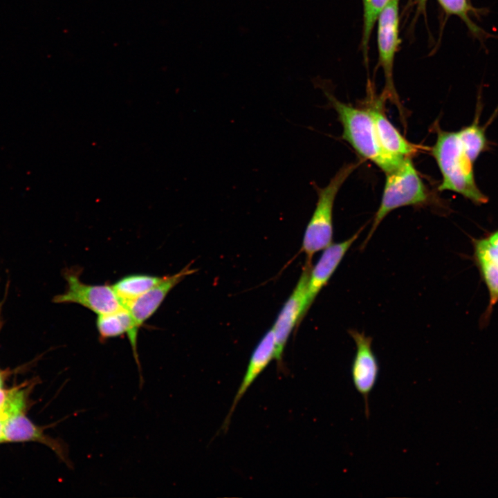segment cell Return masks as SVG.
<instances>
[{
	"label": "cell",
	"mask_w": 498,
	"mask_h": 498,
	"mask_svg": "<svg viewBox=\"0 0 498 498\" xmlns=\"http://www.w3.org/2000/svg\"><path fill=\"white\" fill-rule=\"evenodd\" d=\"M432 154L442 176L439 190L456 192L476 205L488 202V197L476 183L474 163L467 155L457 132L439 129Z\"/></svg>",
	"instance_id": "1"
},
{
	"label": "cell",
	"mask_w": 498,
	"mask_h": 498,
	"mask_svg": "<svg viewBox=\"0 0 498 498\" xmlns=\"http://www.w3.org/2000/svg\"><path fill=\"white\" fill-rule=\"evenodd\" d=\"M325 93L342 125L343 140L361 157L374 163L385 174L399 167L406 157L394 156L382 147L369 109L354 107L328 92Z\"/></svg>",
	"instance_id": "2"
},
{
	"label": "cell",
	"mask_w": 498,
	"mask_h": 498,
	"mask_svg": "<svg viewBox=\"0 0 498 498\" xmlns=\"http://www.w3.org/2000/svg\"><path fill=\"white\" fill-rule=\"evenodd\" d=\"M429 200L426 187L411 158L406 157L399 167L386 174L380 204L360 249L367 246L378 225L391 211L405 206L425 205Z\"/></svg>",
	"instance_id": "3"
},
{
	"label": "cell",
	"mask_w": 498,
	"mask_h": 498,
	"mask_svg": "<svg viewBox=\"0 0 498 498\" xmlns=\"http://www.w3.org/2000/svg\"><path fill=\"white\" fill-rule=\"evenodd\" d=\"M358 166L352 163L342 166L324 187H313L317 200L313 213L306 225L301 250L306 255V262L312 264L315 253L323 250L333 243V210L340 187Z\"/></svg>",
	"instance_id": "4"
},
{
	"label": "cell",
	"mask_w": 498,
	"mask_h": 498,
	"mask_svg": "<svg viewBox=\"0 0 498 498\" xmlns=\"http://www.w3.org/2000/svg\"><path fill=\"white\" fill-rule=\"evenodd\" d=\"M78 268H66L63 277L66 282V290L55 295L56 304L74 303L83 306L98 315L124 308L112 286L87 284L80 280Z\"/></svg>",
	"instance_id": "5"
},
{
	"label": "cell",
	"mask_w": 498,
	"mask_h": 498,
	"mask_svg": "<svg viewBox=\"0 0 498 498\" xmlns=\"http://www.w3.org/2000/svg\"><path fill=\"white\" fill-rule=\"evenodd\" d=\"M399 0H391L378 18L377 42L379 62L385 77L386 95L397 100L393 71L399 39Z\"/></svg>",
	"instance_id": "6"
},
{
	"label": "cell",
	"mask_w": 498,
	"mask_h": 498,
	"mask_svg": "<svg viewBox=\"0 0 498 498\" xmlns=\"http://www.w3.org/2000/svg\"><path fill=\"white\" fill-rule=\"evenodd\" d=\"M312 264L305 262L299 279L284 304L272 327L275 335L274 359L280 365L287 341L295 326L304 319L306 295Z\"/></svg>",
	"instance_id": "7"
},
{
	"label": "cell",
	"mask_w": 498,
	"mask_h": 498,
	"mask_svg": "<svg viewBox=\"0 0 498 498\" xmlns=\"http://www.w3.org/2000/svg\"><path fill=\"white\" fill-rule=\"evenodd\" d=\"M348 333L356 348L351 367V378L356 391L363 398L365 416L368 418L369 397L378 380L379 364L372 349V338L354 329H349Z\"/></svg>",
	"instance_id": "8"
},
{
	"label": "cell",
	"mask_w": 498,
	"mask_h": 498,
	"mask_svg": "<svg viewBox=\"0 0 498 498\" xmlns=\"http://www.w3.org/2000/svg\"><path fill=\"white\" fill-rule=\"evenodd\" d=\"M363 229L364 227H362L349 239L339 243H332L324 248L315 265L311 267L306 289L304 317L319 293L327 284L345 254L357 240Z\"/></svg>",
	"instance_id": "9"
},
{
	"label": "cell",
	"mask_w": 498,
	"mask_h": 498,
	"mask_svg": "<svg viewBox=\"0 0 498 498\" xmlns=\"http://www.w3.org/2000/svg\"><path fill=\"white\" fill-rule=\"evenodd\" d=\"M196 269L185 266L178 273L165 276L163 281L149 290L132 301L126 308L129 311L136 331L138 333L142 324L158 310L168 293Z\"/></svg>",
	"instance_id": "10"
},
{
	"label": "cell",
	"mask_w": 498,
	"mask_h": 498,
	"mask_svg": "<svg viewBox=\"0 0 498 498\" xmlns=\"http://www.w3.org/2000/svg\"><path fill=\"white\" fill-rule=\"evenodd\" d=\"M4 442L35 441L49 447L68 468L73 463L68 458L67 445L59 439H53L44 432V428L34 424L24 413L17 414L4 423Z\"/></svg>",
	"instance_id": "11"
},
{
	"label": "cell",
	"mask_w": 498,
	"mask_h": 498,
	"mask_svg": "<svg viewBox=\"0 0 498 498\" xmlns=\"http://www.w3.org/2000/svg\"><path fill=\"white\" fill-rule=\"evenodd\" d=\"M275 349V335L273 330L271 328L264 334L252 353L243 380L234 396L229 413L224 421L223 427L225 430L229 425L232 414L242 396L258 376L267 367L270 361L274 359Z\"/></svg>",
	"instance_id": "12"
},
{
	"label": "cell",
	"mask_w": 498,
	"mask_h": 498,
	"mask_svg": "<svg viewBox=\"0 0 498 498\" xmlns=\"http://www.w3.org/2000/svg\"><path fill=\"white\" fill-rule=\"evenodd\" d=\"M96 326L100 340L118 337L124 333L127 335L141 378L140 363L137 351L138 333L134 329L133 319L128 309L122 308L113 312L98 315Z\"/></svg>",
	"instance_id": "13"
},
{
	"label": "cell",
	"mask_w": 498,
	"mask_h": 498,
	"mask_svg": "<svg viewBox=\"0 0 498 498\" xmlns=\"http://www.w3.org/2000/svg\"><path fill=\"white\" fill-rule=\"evenodd\" d=\"M382 147L389 153L400 157H410L418 150L416 146L407 140L391 123L380 108L369 109Z\"/></svg>",
	"instance_id": "14"
},
{
	"label": "cell",
	"mask_w": 498,
	"mask_h": 498,
	"mask_svg": "<svg viewBox=\"0 0 498 498\" xmlns=\"http://www.w3.org/2000/svg\"><path fill=\"white\" fill-rule=\"evenodd\" d=\"M164 277L144 274L131 275L120 279L112 287L122 306L126 308L132 301L160 283Z\"/></svg>",
	"instance_id": "15"
},
{
	"label": "cell",
	"mask_w": 498,
	"mask_h": 498,
	"mask_svg": "<svg viewBox=\"0 0 498 498\" xmlns=\"http://www.w3.org/2000/svg\"><path fill=\"white\" fill-rule=\"evenodd\" d=\"M474 256L489 293V304L485 315L487 319L490 315L493 307L498 303V261L475 247H474Z\"/></svg>",
	"instance_id": "16"
},
{
	"label": "cell",
	"mask_w": 498,
	"mask_h": 498,
	"mask_svg": "<svg viewBox=\"0 0 498 498\" xmlns=\"http://www.w3.org/2000/svg\"><path fill=\"white\" fill-rule=\"evenodd\" d=\"M477 114L472 123L457 132L460 141L469 158L474 163L488 148V140L483 128L479 124Z\"/></svg>",
	"instance_id": "17"
},
{
	"label": "cell",
	"mask_w": 498,
	"mask_h": 498,
	"mask_svg": "<svg viewBox=\"0 0 498 498\" xmlns=\"http://www.w3.org/2000/svg\"><path fill=\"white\" fill-rule=\"evenodd\" d=\"M391 0H362L363 32L362 48L364 59L368 62V46L374 25L383 9Z\"/></svg>",
	"instance_id": "18"
},
{
	"label": "cell",
	"mask_w": 498,
	"mask_h": 498,
	"mask_svg": "<svg viewBox=\"0 0 498 498\" xmlns=\"http://www.w3.org/2000/svg\"><path fill=\"white\" fill-rule=\"evenodd\" d=\"M26 396L24 389L18 387L10 389H0V421L6 422L10 418L24 413Z\"/></svg>",
	"instance_id": "19"
},
{
	"label": "cell",
	"mask_w": 498,
	"mask_h": 498,
	"mask_svg": "<svg viewBox=\"0 0 498 498\" xmlns=\"http://www.w3.org/2000/svg\"><path fill=\"white\" fill-rule=\"evenodd\" d=\"M444 11L448 15L460 17L472 31L477 33L478 28L469 17L471 6L468 0H437Z\"/></svg>",
	"instance_id": "20"
},
{
	"label": "cell",
	"mask_w": 498,
	"mask_h": 498,
	"mask_svg": "<svg viewBox=\"0 0 498 498\" xmlns=\"http://www.w3.org/2000/svg\"><path fill=\"white\" fill-rule=\"evenodd\" d=\"M8 286H6L4 297L1 300H0V332L4 324V320H3V316H2V308H3V306L4 304V302L6 300V297L8 295ZM3 383V376L1 374V372L0 371V389L2 388Z\"/></svg>",
	"instance_id": "21"
},
{
	"label": "cell",
	"mask_w": 498,
	"mask_h": 498,
	"mask_svg": "<svg viewBox=\"0 0 498 498\" xmlns=\"http://www.w3.org/2000/svg\"><path fill=\"white\" fill-rule=\"evenodd\" d=\"M421 9L425 10L427 0H416Z\"/></svg>",
	"instance_id": "22"
},
{
	"label": "cell",
	"mask_w": 498,
	"mask_h": 498,
	"mask_svg": "<svg viewBox=\"0 0 498 498\" xmlns=\"http://www.w3.org/2000/svg\"><path fill=\"white\" fill-rule=\"evenodd\" d=\"M5 422L0 421V443L4 442L3 436V425Z\"/></svg>",
	"instance_id": "23"
}]
</instances>
